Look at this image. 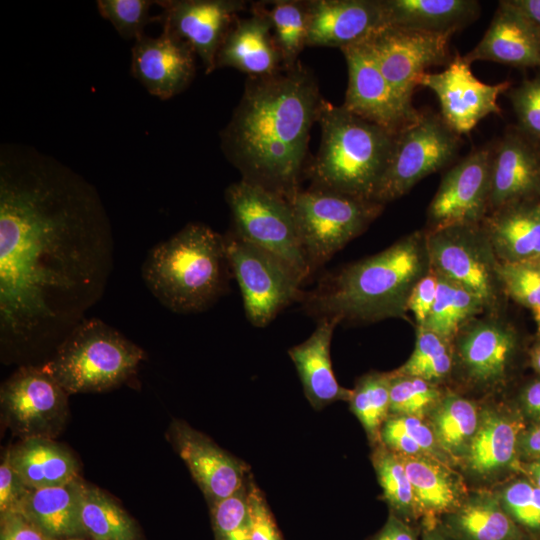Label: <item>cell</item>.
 Segmentation results:
<instances>
[{
  "label": "cell",
  "mask_w": 540,
  "mask_h": 540,
  "mask_svg": "<svg viewBox=\"0 0 540 540\" xmlns=\"http://www.w3.org/2000/svg\"><path fill=\"white\" fill-rule=\"evenodd\" d=\"M84 482L78 477L58 486L29 489L17 511L47 540L87 538L81 520Z\"/></svg>",
  "instance_id": "d4e9b609"
},
{
  "label": "cell",
  "mask_w": 540,
  "mask_h": 540,
  "mask_svg": "<svg viewBox=\"0 0 540 540\" xmlns=\"http://www.w3.org/2000/svg\"><path fill=\"white\" fill-rule=\"evenodd\" d=\"M501 263L540 258V201H524L497 209L481 223Z\"/></svg>",
  "instance_id": "4316f807"
},
{
  "label": "cell",
  "mask_w": 540,
  "mask_h": 540,
  "mask_svg": "<svg viewBox=\"0 0 540 540\" xmlns=\"http://www.w3.org/2000/svg\"><path fill=\"white\" fill-rule=\"evenodd\" d=\"M539 201H540V198H539Z\"/></svg>",
  "instance_id": "6125c7cd"
},
{
  "label": "cell",
  "mask_w": 540,
  "mask_h": 540,
  "mask_svg": "<svg viewBox=\"0 0 540 540\" xmlns=\"http://www.w3.org/2000/svg\"><path fill=\"white\" fill-rule=\"evenodd\" d=\"M114 263L96 188L56 158L0 148V349L42 364L102 298Z\"/></svg>",
  "instance_id": "6da1fadb"
},
{
  "label": "cell",
  "mask_w": 540,
  "mask_h": 540,
  "mask_svg": "<svg viewBox=\"0 0 540 540\" xmlns=\"http://www.w3.org/2000/svg\"><path fill=\"white\" fill-rule=\"evenodd\" d=\"M459 146L460 136L441 116L422 113L416 123L395 136L373 201L385 205L402 197L420 180L448 165Z\"/></svg>",
  "instance_id": "9c48e42d"
},
{
  "label": "cell",
  "mask_w": 540,
  "mask_h": 540,
  "mask_svg": "<svg viewBox=\"0 0 540 540\" xmlns=\"http://www.w3.org/2000/svg\"><path fill=\"white\" fill-rule=\"evenodd\" d=\"M518 120V129L540 146V72L506 92Z\"/></svg>",
  "instance_id": "bcb514c9"
},
{
  "label": "cell",
  "mask_w": 540,
  "mask_h": 540,
  "mask_svg": "<svg viewBox=\"0 0 540 540\" xmlns=\"http://www.w3.org/2000/svg\"><path fill=\"white\" fill-rule=\"evenodd\" d=\"M96 3L99 14L126 40L140 39L145 26L156 21V16L150 15L155 1L98 0Z\"/></svg>",
  "instance_id": "ee69618b"
},
{
  "label": "cell",
  "mask_w": 540,
  "mask_h": 540,
  "mask_svg": "<svg viewBox=\"0 0 540 540\" xmlns=\"http://www.w3.org/2000/svg\"><path fill=\"white\" fill-rule=\"evenodd\" d=\"M167 436L209 506L229 497L247 483V465L186 422L174 419Z\"/></svg>",
  "instance_id": "ac0fdd59"
},
{
  "label": "cell",
  "mask_w": 540,
  "mask_h": 540,
  "mask_svg": "<svg viewBox=\"0 0 540 540\" xmlns=\"http://www.w3.org/2000/svg\"><path fill=\"white\" fill-rule=\"evenodd\" d=\"M521 402L527 413L540 418V381L531 383L523 390Z\"/></svg>",
  "instance_id": "11a10c76"
},
{
  "label": "cell",
  "mask_w": 540,
  "mask_h": 540,
  "mask_svg": "<svg viewBox=\"0 0 540 540\" xmlns=\"http://www.w3.org/2000/svg\"><path fill=\"white\" fill-rule=\"evenodd\" d=\"M453 33H435L384 26L367 38L381 72L400 101L408 108L426 69L448 64Z\"/></svg>",
  "instance_id": "4fadbf2b"
},
{
  "label": "cell",
  "mask_w": 540,
  "mask_h": 540,
  "mask_svg": "<svg viewBox=\"0 0 540 540\" xmlns=\"http://www.w3.org/2000/svg\"><path fill=\"white\" fill-rule=\"evenodd\" d=\"M248 483L209 506L215 540H251Z\"/></svg>",
  "instance_id": "b9f144b4"
},
{
  "label": "cell",
  "mask_w": 540,
  "mask_h": 540,
  "mask_svg": "<svg viewBox=\"0 0 540 540\" xmlns=\"http://www.w3.org/2000/svg\"><path fill=\"white\" fill-rule=\"evenodd\" d=\"M453 345L436 333L417 327L415 347L409 359L394 374L413 376L435 383L453 368Z\"/></svg>",
  "instance_id": "f35d334b"
},
{
  "label": "cell",
  "mask_w": 540,
  "mask_h": 540,
  "mask_svg": "<svg viewBox=\"0 0 540 540\" xmlns=\"http://www.w3.org/2000/svg\"><path fill=\"white\" fill-rule=\"evenodd\" d=\"M144 350L97 318L82 320L43 363L69 394L104 392L127 382Z\"/></svg>",
  "instance_id": "8992f818"
},
{
  "label": "cell",
  "mask_w": 540,
  "mask_h": 540,
  "mask_svg": "<svg viewBox=\"0 0 540 540\" xmlns=\"http://www.w3.org/2000/svg\"><path fill=\"white\" fill-rule=\"evenodd\" d=\"M311 271L362 234L384 205L326 189H299L290 199Z\"/></svg>",
  "instance_id": "52a82bcc"
},
{
  "label": "cell",
  "mask_w": 540,
  "mask_h": 540,
  "mask_svg": "<svg viewBox=\"0 0 540 540\" xmlns=\"http://www.w3.org/2000/svg\"><path fill=\"white\" fill-rule=\"evenodd\" d=\"M229 270L223 236L205 224L189 223L148 251L141 276L161 305L189 314L218 300Z\"/></svg>",
  "instance_id": "277c9868"
},
{
  "label": "cell",
  "mask_w": 540,
  "mask_h": 540,
  "mask_svg": "<svg viewBox=\"0 0 540 540\" xmlns=\"http://www.w3.org/2000/svg\"><path fill=\"white\" fill-rule=\"evenodd\" d=\"M531 364L533 368L540 373V345L535 347L531 353Z\"/></svg>",
  "instance_id": "680465c9"
},
{
  "label": "cell",
  "mask_w": 540,
  "mask_h": 540,
  "mask_svg": "<svg viewBox=\"0 0 540 540\" xmlns=\"http://www.w3.org/2000/svg\"><path fill=\"white\" fill-rule=\"evenodd\" d=\"M492 145L467 155L443 176L427 210L425 231L481 224L488 214Z\"/></svg>",
  "instance_id": "9a60e30c"
},
{
  "label": "cell",
  "mask_w": 540,
  "mask_h": 540,
  "mask_svg": "<svg viewBox=\"0 0 540 540\" xmlns=\"http://www.w3.org/2000/svg\"><path fill=\"white\" fill-rule=\"evenodd\" d=\"M29 489L11 466L5 450L0 464V516L16 512Z\"/></svg>",
  "instance_id": "c3c4849f"
},
{
  "label": "cell",
  "mask_w": 540,
  "mask_h": 540,
  "mask_svg": "<svg viewBox=\"0 0 540 540\" xmlns=\"http://www.w3.org/2000/svg\"><path fill=\"white\" fill-rule=\"evenodd\" d=\"M368 540H418L407 521L390 512L383 527Z\"/></svg>",
  "instance_id": "816d5d0a"
},
{
  "label": "cell",
  "mask_w": 540,
  "mask_h": 540,
  "mask_svg": "<svg viewBox=\"0 0 540 540\" xmlns=\"http://www.w3.org/2000/svg\"><path fill=\"white\" fill-rule=\"evenodd\" d=\"M430 270L425 231H414L385 250L324 275L303 300L307 311L340 323L406 318L417 282Z\"/></svg>",
  "instance_id": "3957f363"
},
{
  "label": "cell",
  "mask_w": 540,
  "mask_h": 540,
  "mask_svg": "<svg viewBox=\"0 0 540 540\" xmlns=\"http://www.w3.org/2000/svg\"><path fill=\"white\" fill-rule=\"evenodd\" d=\"M195 56L187 43L162 30L158 37L144 35L134 42L131 73L151 95L167 100L192 82Z\"/></svg>",
  "instance_id": "ffe728a7"
},
{
  "label": "cell",
  "mask_w": 540,
  "mask_h": 540,
  "mask_svg": "<svg viewBox=\"0 0 540 540\" xmlns=\"http://www.w3.org/2000/svg\"><path fill=\"white\" fill-rule=\"evenodd\" d=\"M322 100L316 77L300 61L271 75L248 77L220 133L221 149L242 179L289 201L300 189Z\"/></svg>",
  "instance_id": "7a4b0ae2"
},
{
  "label": "cell",
  "mask_w": 540,
  "mask_h": 540,
  "mask_svg": "<svg viewBox=\"0 0 540 540\" xmlns=\"http://www.w3.org/2000/svg\"><path fill=\"white\" fill-rule=\"evenodd\" d=\"M372 462L391 513L405 521L417 518L412 486L401 457L380 443L373 453Z\"/></svg>",
  "instance_id": "ab89813d"
},
{
  "label": "cell",
  "mask_w": 540,
  "mask_h": 540,
  "mask_svg": "<svg viewBox=\"0 0 540 540\" xmlns=\"http://www.w3.org/2000/svg\"><path fill=\"white\" fill-rule=\"evenodd\" d=\"M439 524L455 540H530L498 496L488 493L464 499L456 510L441 517Z\"/></svg>",
  "instance_id": "f546056e"
},
{
  "label": "cell",
  "mask_w": 540,
  "mask_h": 540,
  "mask_svg": "<svg viewBox=\"0 0 540 540\" xmlns=\"http://www.w3.org/2000/svg\"><path fill=\"white\" fill-rule=\"evenodd\" d=\"M540 32V0H505Z\"/></svg>",
  "instance_id": "db71d44e"
},
{
  "label": "cell",
  "mask_w": 540,
  "mask_h": 540,
  "mask_svg": "<svg viewBox=\"0 0 540 540\" xmlns=\"http://www.w3.org/2000/svg\"><path fill=\"white\" fill-rule=\"evenodd\" d=\"M380 443L400 456H429L443 461L433 430L423 419L390 414L380 430Z\"/></svg>",
  "instance_id": "74e56055"
},
{
  "label": "cell",
  "mask_w": 540,
  "mask_h": 540,
  "mask_svg": "<svg viewBox=\"0 0 540 540\" xmlns=\"http://www.w3.org/2000/svg\"><path fill=\"white\" fill-rule=\"evenodd\" d=\"M452 341L468 378L484 385L503 379L516 346L514 331L495 316L474 318Z\"/></svg>",
  "instance_id": "7402d4cb"
},
{
  "label": "cell",
  "mask_w": 540,
  "mask_h": 540,
  "mask_svg": "<svg viewBox=\"0 0 540 540\" xmlns=\"http://www.w3.org/2000/svg\"><path fill=\"white\" fill-rule=\"evenodd\" d=\"M518 450L527 458L540 459V424L531 427L520 435Z\"/></svg>",
  "instance_id": "f5cc1de1"
},
{
  "label": "cell",
  "mask_w": 540,
  "mask_h": 540,
  "mask_svg": "<svg viewBox=\"0 0 540 540\" xmlns=\"http://www.w3.org/2000/svg\"><path fill=\"white\" fill-rule=\"evenodd\" d=\"M527 471L533 483L540 489V459L531 462L527 466Z\"/></svg>",
  "instance_id": "6f0895ef"
},
{
  "label": "cell",
  "mask_w": 540,
  "mask_h": 540,
  "mask_svg": "<svg viewBox=\"0 0 540 540\" xmlns=\"http://www.w3.org/2000/svg\"><path fill=\"white\" fill-rule=\"evenodd\" d=\"M470 65L457 53L444 70L425 72L418 81V85L437 96L442 119L459 136L470 133L489 114H500L497 100L511 87L509 81L497 84L480 81Z\"/></svg>",
  "instance_id": "2e32d148"
},
{
  "label": "cell",
  "mask_w": 540,
  "mask_h": 540,
  "mask_svg": "<svg viewBox=\"0 0 540 540\" xmlns=\"http://www.w3.org/2000/svg\"><path fill=\"white\" fill-rule=\"evenodd\" d=\"M69 394L42 364L20 365L1 385L2 422L22 439H54L68 417Z\"/></svg>",
  "instance_id": "8fae6325"
},
{
  "label": "cell",
  "mask_w": 540,
  "mask_h": 540,
  "mask_svg": "<svg viewBox=\"0 0 540 540\" xmlns=\"http://www.w3.org/2000/svg\"><path fill=\"white\" fill-rule=\"evenodd\" d=\"M156 21L187 43L203 64L206 74L216 69V57L228 31L246 8L242 0H164Z\"/></svg>",
  "instance_id": "e0dca14e"
},
{
  "label": "cell",
  "mask_w": 540,
  "mask_h": 540,
  "mask_svg": "<svg viewBox=\"0 0 540 540\" xmlns=\"http://www.w3.org/2000/svg\"><path fill=\"white\" fill-rule=\"evenodd\" d=\"M317 122L321 142L308 169L312 187L373 201L396 135L324 99Z\"/></svg>",
  "instance_id": "5b68a950"
},
{
  "label": "cell",
  "mask_w": 540,
  "mask_h": 540,
  "mask_svg": "<svg viewBox=\"0 0 540 540\" xmlns=\"http://www.w3.org/2000/svg\"><path fill=\"white\" fill-rule=\"evenodd\" d=\"M539 198L540 146L512 126L492 145L488 214Z\"/></svg>",
  "instance_id": "d6986e66"
},
{
  "label": "cell",
  "mask_w": 540,
  "mask_h": 540,
  "mask_svg": "<svg viewBox=\"0 0 540 540\" xmlns=\"http://www.w3.org/2000/svg\"><path fill=\"white\" fill-rule=\"evenodd\" d=\"M0 540H47L20 512L0 516Z\"/></svg>",
  "instance_id": "f907efd6"
},
{
  "label": "cell",
  "mask_w": 540,
  "mask_h": 540,
  "mask_svg": "<svg viewBox=\"0 0 540 540\" xmlns=\"http://www.w3.org/2000/svg\"><path fill=\"white\" fill-rule=\"evenodd\" d=\"M498 498L507 514L528 536L540 535V489L534 483L515 481L505 487Z\"/></svg>",
  "instance_id": "f6af8a7d"
},
{
  "label": "cell",
  "mask_w": 540,
  "mask_h": 540,
  "mask_svg": "<svg viewBox=\"0 0 540 540\" xmlns=\"http://www.w3.org/2000/svg\"><path fill=\"white\" fill-rule=\"evenodd\" d=\"M390 373L373 372L361 377L349 398L350 410L369 440L380 442V430L390 415Z\"/></svg>",
  "instance_id": "8d00e7d4"
},
{
  "label": "cell",
  "mask_w": 540,
  "mask_h": 540,
  "mask_svg": "<svg viewBox=\"0 0 540 540\" xmlns=\"http://www.w3.org/2000/svg\"><path fill=\"white\" fill-rule=\"evenodd\" d=\"M538 323H539V325H540V322H538Z\"/></svg>",
  "instance_id": "94428289"
},
{
  "label": "cell",
  "mask_w": 540,
  "mask_h": 540,
  "mask_svg": "<svg viewBox=\"0 0 540 540\" xmlns=\"http://www.w3.org/2000/svg\"><path fill=\"white\" fill-rule=\"evenodd\" d=\"M225 199L235 233L280 260L301 283L310 275L295 215L286 198L241 179L226 189Z\"/></svg>",
  "instance_id": "ba28073f"
},
{
  "label": "cell",
  "mask_w": 540,
  "mask_h": 540,
  "mask_svg": "<svg viewBox=\"0 0 540 540\" xmlns=\"http://www.w3.org/2000/svg\"><path fill=\"white\" fill-rule=\"evenodd\" d=\"M422 540H455L437 522L422 523Z\"/></svg>",
  "instance_id": "9f6ffc18"
},
{
  "label": "cell",
  "mask_w": 540,
  "mask_h": 540,
  "mask_svg": "<svg viewBox=\"0 0 540 540\" xmlns=\"http://www.w3.org/2000/svg\"><path fill=\"white\" fill-rule=\"evenodd\" d=\"M307 4V46L342 49L386 25L381 0H310Z\"/></svg>",
  "instance_id": "44dd1931"
},
{
  "label": "cell",
  "mask_w": 540,
  "mask_h": 540,
  "mask_svg": "<svg viewBox=\"0 0 540 540\" xmlns=\"http://www.w3.org/2000/svg\"><path fill=\"white\" fill-rule=\"evenodd\" d=\"M271 23L272 33L282 58L283 69L295 66L298 56L307 46V1L277 0L258 3Z\"/></svg>",
  "instance_id": "d590c367"
},
{
  "label": "cell",
  "mask_w": 540,
  "mask_h": 540,
  "mask_svg": "<svg viewBox=\"0 0 540 540\" xmlns=\"http://www.w3.org/2000/svg\"><path fill=\"white\" fill-rule=\"evenodd\" d=\"M521 429L520 420L500 411L482 412L464 457L469 469L477 475L488 476L510 466L517 454Z\"/></svg>",
  "instance_id": "1f68e13d"
},
{
  "label": "cell",
  "mask_w": 540,
  "mask_h": 540,
  "mask_svg": "<svg viewBox=\"0 0 540 540\" xmlns=\"http://www.w3.org/2000/svg\"><path fill=\"white\" fill-rule=\"evenodd\" d=\"M339 323L335 318L319 319L311 336L288 351L305 396L317 410L335 401L349 400L351 396V390L338 384L330 358L333 331Z\"/></svg>",
  "instance_id": "484cf974"
},
{
  "label": "cell",
  "mask_w": 540,
  "mask_h": 540,
  "mask_svg": "<svg viewBox=\"0 0 540 540\" xmlns=\"http://www.w3.org/2000/svg\"><path fill=\"white\" fill-rule=\"evenodd\" d=\"M429 415L441 450L453 457H465L481 417L474 402L457 394H446Z\"/></svg>",
  "instance_id": "836d02e7"
},
{
  "label": "cell",
  "mask_w": 540,
  "mask_h": 540,
  "mask_svg": "<svg viewBox=\"0 0 540 540\" xmlns=\"http://www.w3.org/2000/svg\"><path fill=\"white\" fill-rule=\"evenodd\" d=\"M437 283L438 277L430 268L410 293L407 309L413 313L417 327H422L430 314L436 297Z\"/></svg>",
  "instance_id": "681fc988"
},
{
  "label": "cell",
  "mask_w": 540,
  "mask_h": 540,
  "mask_svg": "<svg viewBox=\"0 0 540 540\" xmlns=\"http://www.w3.org/2000/svg\"><path fill=\"white\" fill-rule=\"evenodd\" d=\"M400 456V455H399ZM423 522H437L464 501L460 479L443 461L429 456H400Z\"/></svg>",
  "instance_id": "f1b7e54d"
},
{
  "label": "cell",
  "mask_w": 540,
  "mask_h": 540,
  "mask_svg": "<svg viewBox=\"0 0 540 540\" xmlns=\"http://www.w3.org/2000/svg\"><path fill=\"white\" fill-rule=\"evenodd\" d=\"M390 414L423 419L444 394L437 384L424 379L390 373Z\"/></svg>",
  "instance_id": "60d3db41"
},
{
  "label": "cell",
  "mask_w": 540,
  "mask_h": 540,
  "mask_svg": "<svg viewBox=\"0 0 540 540\" xmlns=\"http://www.w3.org/2000/svg\"><path fill=\"white\" fill-rule=\"evenodd\" d=\"M348 68L343 107L397 135L416 123L422 113L406 107L380 70L367 39L341 49Z\"/></svg>",
  "instance_id": "5bb4252c"
},
{
  "label": "cell",
  "mask_w": 540,
  "mask_h": 540,
  "mask_svg": "<svg viewBox=\"0 0 540 540\" xmlns=\"http://www.w3.org/2000/svg\"><path fill=\"white\" fill-rule=\"evenodd\" d=\"M81 520L91 540H144L136 521L109 494L84 482Z\"/></svg>",
  "instance_id": "d6a6232c"
},
{
  "label": "cell",
  "mask_w": 540,
  "mask_h": 540,
  "mask_svg": "<svg viewBox=\"0 0 540 540\" xmlns=\"http://www.w3.org/2000/svg\"><path fill=\"white\" fill-rule=\"evenodd\" d=\"M463 57L470 64L492 61L519 68H540V32L505 0L499 1L484 36Z\"/></svg>",
  "instance_id": "603a6c76"
},
{
  "label": "cell",
  "mask_w": 540,
  "mask_h": 540,
  "mask_svg": "<svg viewBox=\"0 0 540 540\" xmlns=\"http://www.w3.org/2000/svg\"><path fill=\"white\" fill-rule=\"evenodd\" d=\"M6 451L11 466L30 489L58 486L80 477L75 455L54 439H22Z\"/></svg>",
  "instance_id": "83f0119b"
},
{
  "label": "cell",
  "mask_w": 540,
  "mask_h": 540,
  "mask_svg": "<svg viewBox=\"0 0 540 540\" xmlns=\"http://www.w3.org/2000/svg\"><path fill=\"white\" fill-rule=\"evenodd\" d=\"M233 68L248 77L266 76L281 69L282 58L271 23L258 4L249 17L238 18L225 36L216 57V68Z\"/></svg>",
  "instance_id": "cb8c5ba5"
},
{
  "label": "cell",
  "mask_w": 540,
  "mask_h": 540,
  "mask_svg": "<svg viewBox=\"0 0 540 540\" xmlns=\"http://www.w3.org/2000/svg\"><path fill=\"white\" fill-rule=\"evenodd\" d=\"M70 540H91V539H88V538H79V539H70Z\"/></svg>",
  "instance_id": "91938a15"
},
{
  "label": "cell",
  "mask_w": 540,
  "mask_h": 540,
  "mask_svg": "<svg viewBox=\"0 0 540 540\" xmlns=\"http://www.w3.org/2000/svg\"><path fill=\"white\" fill-rule=\"evenodd\" d=\"M385 26L455 33L480 14L475 0H381Z\"/></svg>",
  "instance_id": "4dcf8cb0"
},
{
  "label": "cell",
  "mask_w": 540,
  "mask_h": 540,
  "mask_svg": "<svg viewBox=\"0 0 540 540\" xmlns=\"http://www.w3.org/2000/svg\"><path fill=\"white\" fill-rule=\"evenodd\" d=\"M251 540H283L263 492L252 479L248 483Z\"/></svg>",
  "instance_id": "7dc6e473"
},
{
  "label": "cell",
  "mask_w": 540,
  "mask_h": 540,
  "mask_svg": "<svg viewBox=\"0 0 540 540\" xmlns=\"http://www.w3.org/2000/svg\"><path fill=\"white\" fill-rule=\"evenodd\" d=\"M223 239L230 271L241 290L247 319L256 327H264L299 296L301 281L280 260L232 229L223 235Z\"/></svg>",
  "instance_id": "7c38bea8"
},
{
  "label": "cell",
  "mask_w": 540,
  "mask_h": 540,
  "mask_svg": "<svg viewBox=\"0 0 540 540\" xmlns=\"http://www.w3.org/2000/svg\"><path fill=\"white\" fill-rule=\"evenodd\" d=\"M425 235L431 270L462 286L494 311L503 287L499 261L482 225L452 226L425 231Z\"/></svg>",
  "instance_id": "30bf717a"
},
{
  "label": "cell",
  "mask_w": 540,
  "mask_h": 540,
  "mask_svg": "<svg viewBox=\"0 0 540 540\" xmlns=\"http://www.w3.org/2000/svg\"><path fill=\"white\" fill-rule=\"evenodd\" d=\"M502 287L515 301L530 309L540 322V258L498 265Z\"/></svg>",
  "instance_id": "7bdbcfd3"
},
{
  "label": "cell",
  "mask_w": 540,
  "mask_h": 540,
  "mask_svg": "<svg viewBox=\"0 0 540 540\" xmlns=\"http://www.w3.org/2000/svg\"><path fill=\"white\" fill-rule=\"evenodd\" d=\"M437 277L436 297L422 327L452 342L467 323L487 309L479 298L462 286Z\"/></svg>",
  "instance_id": "e575fe53"
}]
</instances>
